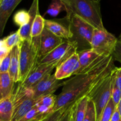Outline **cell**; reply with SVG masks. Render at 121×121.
<instances>
[{"mask_svg": "<svg viewBox=\"0 0 121 121\" xmlns=\"http://www.w3.org/2000/svg\"><path fill=\"white\" fill-rule=\"evenodd\" d=\"M64 81L61 82L56 78L55 75L51 74L45 76L35 86L32 87L33 98L38 99L44 96L53 95L58 88L63 86Z\"/></svg>", "mask_w": 121, "mask_h": 121, "instance_id": "cell-7", "label": "cell"}, {"mask_svg": "<svg viewBox=\"0 0 121 121\" xmlns=\"http://www.w3.org/2000/svg\"><path fill=\"white\" fill-rule=\"evenodd\" d=\"M4 42L9 50H11L13 47L17 45H19L21 42V38L18 32L12 33L7 37L4 39Z\"/></svg>", "mask_w": 121, "mask_h": 121, "instance_id": "cell-27", "label": "cell"}, {"mask_svg": "<svg viewBox=\"0 0 121 121\" xmlns=\"http://www.w3.org/2000/svg\"><path fill=\"white\" fill-rule=\"evenodd\" d=\"M0 51L4 52H9L11 51L10 50H9L7 48L4 39L0 40Z\"/></svg>", "mask_w": 121, "mask_h": 121, "instance_id": "cell-36", "label": "cell"}, {"mask_svg": "<svg viewBox=\"0 0 121 121\" xmlns=\"http://www.w3.org/2000/svg\"><path fill=\"white\" fill-rule=\"evenodd\" d=\"M111 98L113 100V102L116 106L118 105L121 99V90L116 85L114 81V78L112 72V97Z\"/></svg>", "mask_w": 121, "mask_h": 121, "instance_id": "cell-30", "label": "cell"}, {"mask_svg": "<svg viewBox=\"0 0 121 121\" xmlns=\"http://www.w3.org/2000/svg\"><path fill=\"white\" fill-rule=\"evenodd\" d=\"M22 0H1L0 3V22H7L17 6Z\"/></svg>", "mask_w": 121, "mask_h": 121, "instance_id": "cell-19", "label": "cell"}, {"mask_svg": "<svg viewBox=\"0 0 121 121\" xmlns=\"http://www.w3.org/2000/svg\"><path fill=\"white\" fill-rule=\"evenodd\" d=\"M56 98L57 96L54 95H49L38 98V102L35 106L39 113L46 116L52 113L55 105Z\"/></svg>", "mask_w": 121, "mask_h": 121, "instance_id": "cell-18", "label": "cell"}, {"mask_svg": "<svg viewBox=\"0 0 121 121\" xmlns=\"http://www.w3.org/2000/svg\"><path fill=\"white\" fill-rule=\"evenodd\" d=\"M78 54L79 57V68L75 75L89 70L106 57L100 56L92 48L78 52Z\"/></svg>", "mask_w": 121, "mask_h": 121, "instance_id": "cell-11", "label": "cell"}, {"mask_svg": "<svg viewBox=\"0 0 121 121\" xmlns=\"http://www.w3.org/2000/svg\"><path fill=\"white\" fill-rule=\"evenodd\" d=\"M83 121H96V113L95 105L92 100L89 99L87 111Z\"/></svg>", "mask_w": 121, "mask_h": 121, "instance_id": "cell-28", "label": "cell"}, {"mask_svg": "<svg viewBox=\"0 0 121 121\" xmlns=\"http://www.w3.org/2000/svg\"><path fill=\"white\" fill-rule=\"evenodd\" d=\"M11 60V51L2 60L0 66V73H8Z\"/></svg>", "mask_w": 121, "mask_h": 121, "instance_id": "cell-31", "label": "cell"}, {"mask_svg": "<svg viewBox=\"0 0 121 121\" xmlns=\"http://www.w3.org/2000/svg\"><path fill=\"white\" fill-rule=\"evenodd\" d=\"M7 22H0V36L3 33L5 27Z\"/></svg>", "mask_w": 121, "mask_h": 121, "instance_id": "cell-38", "label": "cell"}, {"mask_svg": "<svg viewBox=\"0 0 121 121\" xmlns=\"http://www.w3.org/2000/svg\"><path fill=\"white\" fill-rule=\"evenodd\" d=\"M20 44L15 46L11 50V60L8 73L10 78L15 83L19 82Z\"/></svg>", "mask_w": 121, "mask_h": 121, "instance_id": "cell-15", "label": "cell"}, {"mask_svg": "<svg viewBox=\"0 0 121 121\" xmlns=\"http://www.w3.org/2000/svg\"><path fill=\"white\" fill-rule=\"evenodd\" d=\"M117 106L111 98L107 106L102 113L101 116L98 121H111V118Z\"/></svg>", "mask_w": 121, "mask_h": 121, "instance_id": "cell-26", "label": "cell"}, {"mask_svg": "<svg viewBox=\"0 0 121 121\" xmlns=\"http://www.w3.org/2000/svg\"><path fill=\"white\" fill-rule=\"evenodd\" d=\"M73 105H72V106H73ZM72 106H70V107L68 109H67V111L65 112V113H64V115H63V117H61V118L60 119V120L59 121H69Z\"/></svg>", "mask_w": 121, "mask_h": 121, "instance_id": "cell-35", "label": "cell"}, {"mask_svg": "<svg viewBox=\"0 0 121 121\" xmlns=\"http://www.w3.org/2000/svg\"><path fill=\"white\" fill-rule=\"evenodd\" d=\"M38 99H26L22 102L14 106L13 117L11 121H19L24 117L34 106L37 104Z\"/></svg>", "mask_w": 121, "mask_h": 121, "instance_id": "cell-16", "label": "cell"}, {"mask_svg": "<svg viewBox=\"0 0 121 121\" xmlns=\"http://www.w3.org/2000/svg\"><path fill=\"white\" fill-rule=\"evenodd\" d=\"M8 53H9V52H1V51H0V58L5 57L6 56V55H7Z\"/></svg>", "mask_w": 121, "mask_h": 121, "instance_id": "cell-39", "label": "cell"}, {"mask_svg": "<svg viewBox=\"0 0 121 121\" xmlns=\"http://www.w3.org/2000/svg\"><path fill=\"white\" fill-rule=\"evenodd\" d=\"M66 19L72 33L69 41L76 48L77 53L91 49L94 27L73 14H67Z\"/></svg>", "mask_w": 121, "mask_h": 121, "instance_id": "cell-3", "label": "cell"}, {"mask_svg": "<svg viewBox=\"0 0 121 121\" xmlns=\"http://www.w3.org/2000/svg\"><path fill=\"white\" fill-rule=\"evenodd\" d=\"M63 41V39L54 35L47 28H44L40 38L39 59L53 50Z\"/></svg>", "mask_w": 121, "mask_h": 121, "instance_id": "cell-12", "label": "cell"}, {"mask_svg": "<svg viewBox=\"0 0 121 121\" xmlns=\"http://www.w3.org/2000/svg\"><path fill=\"white\" fill-rule=\"evenodd\" d=\"M39 0H33L30 8L28 10V13L30 15V21L28 24L20 27V28L18 30L17 32L20 35L21 41L30 40L32 39L31 37V30L34 19L36 15L39 13Z\"/></svg>", "mask_w": 121, "mask_h": 121, "instance_id": "cell-13", "label": "cell"}, {"mask_svg": "<svg viewBox=\"0 0 121 121\" xmlns=\"http://www.w3.org/2000/svg\"><path fill=\"white\" fill-rule=\"evenodd\" d=\"M113 76L116 85L121 90V67H115L113 71Z\"/></svg>", "mask_w": 121, "mask_h": 121, "instance_id": "cell-33", "label": "cell"}, {"mask_svg": "<svg viewBox=\"0 0 121 121\" xmlns=\"http://www.w3.org/2000/svg\"><path fill=\"white\" fill-rule=\"evenodd\" d=\"M89 98L87 96L80 98L75 103L74 119L75 121H83L87 111Z\"/></svg>", "mask_w": 121, "mask_h": 121, "instance_id": "cell-21", "label": "cell"}, {"mask_svg": "<svg viewBox=\"0 0 121 121\" xmlns=\"http://www.w3.org/2000/svg\"><path fill=\"white\" fill-rule=\"evenodd\" d=\"M74 52H73L72 53H74ZM72 53H70V54H72ZM63 60L60 61L52 63L37 65L35 69L33 71V72L28 76V78L24 81L18 83L23 87L27 89H31L32 87L35 86L39 82L41 81L45 76H46L48 74H51L53 69L56 68L57 66Z\"/></svg>", "mask_w": 121, "mask_h": 121, "instance_id": "cell-8", "label": "cell"}, {"mask_svg": "<svg viewBox=\"0 0 121 121\" xmlns=\"http://www.w3.org/2000/svg\"><path fill=\"white\" fill-rule=\"evenodd\" d=\"M111 121H121V115L118 111L117 106L116 107L113 115H112V118H111Z\"/></svg>", "mask_w": 121, "mask_h": 121, "instance_id": "cell-34", "label": "cell"}, {"mask_svg": "<svg viewBox=\"0 0 121 121\" xmlns=\"http://www.w3.org/2000/svg\"><path fill=\"white\" fill-rule=\"evenodd\" d=\"M112 72L101 80L87 95L95 107L96 121H99L112 97Z\"/></svg>", "mask_w": 121, "mask_h": 121, "instance_id": "cell-5", "label": "cell"}, {"mask_svg": "<svg viewBox=\"0 0 121 121\" xmlns=\"http://www.w3.org/2000/svg\"><path fill=\"white\" fill-rule=\"evenodd\" d=\"M1 0H0V3H1Z\"/></svg>", "mask_w": 121, "mask_h": 121, "instance_id": "cell-45", "label": "cell"}, {"mask_svg": "<svg viewBox=\"0 0 121 121\" xmlns=\"http://www.w3.org/2000/svg\"><path fill=\"white\" fill-rule=\"evenodd\" d=\"M114 60L118 61L121 63V40H118L116 44L115 48L112 54Z\"/></svg>", "mask_w": 121, "mask_h": 121, "instance_id": "cell-32", "label": "cell"}, {"mask_svg": "<svg viewBox=\"0 0 121 121\" xmlns=\"http://www.w3.org/2000/svg\"><path fill=\"white\" fill-rule=\"evenodd\" d=\"M95 1H98V2H100V0H95Z\"/></svg>", "mask_w": 121, "mask_h": 121, "instance_id": "cell-43", "label": "cell"}, {"mask_svg": "<svg viewBox=\"0 0 121 121\" xmlns=\"http://www.w3.org/2000/svg\"><path fill=\"white\" fill-rule=\"evenodd\" d=\"M4 58H0V66H1V62H2V60H3Z\"/></svg>", "mask_w": 121, "mask_h": 121, "instance_id": "cell-42", "label": "cell"}, {"mask_svg": "<svg viewBox=\"0 0 121 121\" xmlns=\"http://www.w3.org/2000/svg\"><path fill=\"white\" fill-rule=\"evenodd\" d=\"M73 52H76V48L69 40H64L63 42L53 50L46 56L40 58L38 61L37 65L49 64L60 61Z\"/></svg>", "mask_w": 121, "mask_h": 121, "instance_id": "cell-9", "label": "cell"}, {"mask_svg": "<svg viewBox=\"0 0 121 121\" xmlns=\"http://www.w3.org/2000/svg\"><path fill=\"white\" fill-rule=\"evenodd\" d=\"M40 38H32L20 43L19 82L24 81L37 66Z\"/></svg>", "mask_w": 121, "mask_h": 121, "instance_id": "cell-4", "label": "cell"}, {"mask_svg": "<svg viewBox=\"0 0 121 121\" xmlns=\"http://www.w3.org/2000/svg\"><path fill=\"white\" fill-rule=\"evenodd\" d=\"M69 108H63L60 109L57 111L52 112L41 121H59L61 117H63L64 113H65V112Z\"/></svg>", "mask_w": 121, "mask_h": 121, "instance_id": "cell-29", "label": "cell"}, {"mask_svg": "<svg viewBox=\"0 0 121 121\" xmlns=\"http://www.w3.org/2000/svg\"><path fill=\"white\" fill-rule=\"evenodd\" d=\"M59 1H61V2H63V3H65V2H66V1H67V0H59Z\"/></svg>", "mask_w": 121, "mask_h": 121, "instance_id": "cell-41", "label": "cell"}, {"mask_svg": "<svg viewBox=\"0 0 121 121\" xmlns=\"http://www.w3.org/2000/svg\"><path fill=\"white\" fill-rule=\"evenodd\" d=\"M119 40H121V38H120V39H119Z\"/></svg>", "mask_w": 121, "mask_h": 121, "instance_id": "cell-44", "label": "cell"}, {"mask_svg": "<svg viewBox=\"0 0 121 121\" xmlns=\"http://www.w3.org/2000/svg\"><path fill=\"white\" fill-rule=\"evenodd\" d=\"M45 28L52 32L56 36L65 40H69L72 38V33L69 27L61 22H57L54 20H45Z\"/></svg>", "mask_w": 121, "mask_h": 121, "instance_id": "cell-14", "label": "cell"}, {"mask_svg": "<svg viewBox=\"0 0 121 121\" xmlns=\"http://www.w3.org/2000/svg\"><path fill=\"white\" fill-rule=\"evenodd\" d=\"M15 82L8 73H0V101L11 96Z\"/></svg>", "mask_w": 121, "mask_h": 121, "instance_id": "cell-17", "label": "cell"}, {"mask_svg": "<svg viewBox=\"0 0 121 121\" xmlns=\"http://www.w3.org/2000/svg\"><path fill=\"white\" fill-rule=\"evenodd\" d=\"M46 117L47 116L44 115L40 114L38 111L37 106H34L19 121H41Z\"/></svg>", "mask_w": 121, "mask_h": 121, "instance_id": "cell-24", "label": "cell"}, {"mask_svg": "<svg viewBox=\"0 0 121 121\" xmlns=\"http://www.w3.org/2000/svg\"><path fill=\"white\" fill-rule=\"evenodd\" d=\"M44 22L45 19L39 13L35 17L32 26L31 30V38L37 37L41 35L44 28H45Z\"/></svg>", "mask_w": 121, "mask_h": 121, "instance_id": "cell-22", "label": "cell"}, {"mask_svg": "<svg viewBox=\"0 0 121 121\" xmlns=\"http://www.w3.org/2000/svg\"><path fill=\"white\" fill-rule=\"evenodd\" d=\"M79 68V57L78 53L74 52L65 58L57 66L54 75L58 80H63L71 75H75Z\"/></svg>", "mask_w": 121, "mask_h": 121, "instance_id": "cell-10", "label": "cell"}, {"mask_svg": "<svg viewBox=\"0 0 121 121\" xmlns=\"http://www.w3.org/2000/svg\"><path fill=\"white\" fill-rule=\"evenodd\" d=\"M118 39L106 29L95 28L91 41V48L100 56L108 57L112 55Z\"/></svg>", "mask_w": 121, "mask_h": 121, "instance_id": "cell-6", "label": "cell"}, {"mask_svg": "<svg viewBox=\"0 0 121 121\" xmlns=\"http://www.w3.org/2000/svg\"><path fill=\"white\" fill-rule=\"evenodd\" d=\"M14 106L11 96L0 101V121H11Z\"/></svg>", "mask_w": 121, "mask_h": 121, "instance_id": "cell-20", "label": "cell"}, {"mask_svg": "<svg viewBox=\"0 0 121 121\" xmlns=\"http://www.w3.org/2000/svg\"><path fill=\"white\" fill-rule=\"evenodd\" d=\"M117 108H118V111H119V113H120V115H121V99L120 101H119V104H118V105H117Z\"/></svg>", "mask_w": 121, "mask_h": 121, "instance_id": "cell-40", "label": "cell"}, {"mask_svg": "<svg viewBox=\"0 0 121 121\" xmlns=\"http://www.w3.org/2000/svg\"><path fill=\"white\" fill-rule=\"evenodd\" d=\"M115 67L112 55L106 57L89 70L64 81L62 91L57 96L52 112L69 108L80 98L87 96L102 79L112 73Z\"/></svg>", "mask_w": 121, "mask_h": 121, "instance_id": "cell-1", "label": "cell"}, {"mask_svg": "<svg viewBox=\"0 0 121 121\" xmlns=\"http://www.w3.org/2000/svg\"><path fill=\"white\" fill-rule=\"evenodd\" d=\"M63 10L66 11L65 5L59 0H54L48 7L47 13L52 17H56Z\"/></svg>", "mask_w": 121, "mask_h": 121, "instance_id": "cell-25", "label": "cell"}, {"mask_svg": "<svg viewBox=\"0 0 121 121\" xmlns=\"http://www.w3.org/2000/svg\"><path fill=\"white\" fill-rule=\"evenodd\" d=\"M13 20L15 24L21 27L29 22L30 21V15L28 11L24 9H21L15 13Z\"/></svg>", "mask_w": 121, "mask_h": 121, "instance_id": "cell-23", "label": "cell"}, {"mask_svg": "<svg viewBox=\"0 0 121 121\" xmlns=\"http://www.w3.org/2000/svg\"><path fill=\"white\" fill-rule=\"evenodd\" d=\"M74 108H75V104L72 106L70 117V119L69 121H75V119H74Z\"/></svg>", "mask_w": 121, "mask_h": 121, "instance_id": "cell-37", "label": "cell"}, {"mask_svg": "<svg viewBox=\"0 0 121 121\" xmlns=\"http://www.w3.org/2000/svg\"><path fill=\"white\" fill-rule=\"evenodd\" d=\"M63 4L67 14H73L76 15L95 28L105 29L99 2L95 0H67Z\"/></svg>", "mask_w": 121, "mask_h": 121, "instance_id": "cell-2", "label": "cell"}]
</instances>
